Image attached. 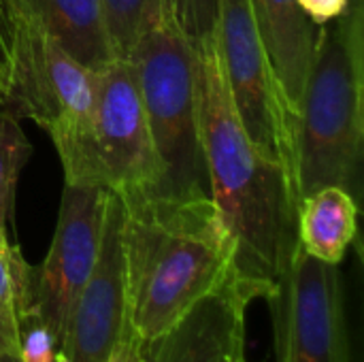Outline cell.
Segmentation results:
<instances>
[{
	"instance_id": "1",
	"label": "cell",
	"mask_w": 364,
	"mask_h": 362,
	"mask_svg": "<svg viewBox=\"0 0 364 362\" xmlns=\"http://www.w3.org/2000/svg\"><path fill=\"white\" fill-rule=\"evenodd\" d=\"M196 98L209 196L235 245V277L267 299L299 245V196L286 166L254 145L232 107L215 26L196 41Z\"/></svg>"
},
{
	"instance_id": "2",
	"label": "cell",
	"mask_w": 364,
	"mask_h": 362,
	"mask_svg": "<svg viewBox=\"0 0 364 362\" xmlns=\"http://www.w3.org/2000/svg\"><path fill=\"white\" fill-rule=\"evenodd\" d=\"M119 196L128 333L145 346L230 280L235 245L209 194L145 190Z\"/></svg>"
},
{
	"instance_id": "3",
	"label": "cell",
	"mask_w": 364,
	"mask_h": 362,
	"mask_svg": "<svg viewBox=\"0 0 364 362\" xmlns=\"http://www.w3.org/2000/svg\"><path fill=\"white\" fill-rule=\"evenodd\" d=\"M4 107L43 128L70 186L105 188L94 141V73L47 32L34 0H0Z\"/></svg>"
},
{
	"instance_id": "4",
	"label": "cell",
	"mask_w": 364,
	"mask_h": 362,
	"mask_svg": "<svg viewBox=\"0 0 364 362\" xmlns=\"http://www.w3.org/2000/svg\"><path fill=\"white\" fill-rule=\"evenodd\" d=\"M364 141V2L320 26L294 124L292 179L299 203L324 186L352 192Z\"/></svg>"
},
{
	"instance_id": "5",
	"label": "cell",
	"mask_w": 364,
	"mask_h": 362,
	"mask_svg": "<svg viewBox=\"0 0 364 362\" xmlns=\"http://www.w3.org/2000/svg\"><path fill=\"white\" fill-rule=\"evenodd\" d=\"M141 90L160 186L173 194H209L198 130L196 43L173 19L145 28L128 55Z\"/></svg>"
},
{
	"instance_id": "6",
	"label": "cell",
	"mask_w": 364,
	"mask_h": 362,
	"mask_svg": "<svg viewBox=\"0 0 364 362\" xmlns=\"http://www.w3.org/2000/svg\"><path fill=\"white\" fill-rule=\"evenodd\" d=\"M271 309L277 362H352L337 265L294 247L273 292Z\"/></svg>"
},
{
	"instance_id": "7",
	"label": "cell",
	"mask_w": 364,
	"mask_h": 362,
	"mask_svg": "<svg viewBox=\"0 0 364 362\" xmlns=\"http://www.w3.org/2000/svg\"><path fill=\"white\" fill-rule=\"evenodd\" d=\"M215 34L232 107L245 132L267 158L284 164L292 177L294 139L254 23L250 0H215Z\"/></svg>"
},
{
	"instance_id": "8",
	"label": "cell",
	"mask_w": 364,
	"mask_h": 362,
	"mask_svg": "<svg viewBox=\"0 0 364 362\" xmlns=\"http://www.w3.org/2000/svg\"><path fill=\"white\" fill-rule=\"evenodd\" d=\"M105 201L107 188L64 183L49 252L41 267H32L23 324L45 326L55 341V352L62 346L75 301L98 258Z\"/></svg>"
},
{
	"instance_id": "9",
	"label": "cell",
	"mask_w": 364,
	"mask_h": 362,
	"mask_svg": "<svg viewBox=\"0 0 364 362\" xmlns=\"http://www.w3.org/2000/svg\"><path fill=\"white\" fill-rule=\"evenodd\" d=\"M94 141L107 190L132 194L160 186V162L128 60L94 73Z\"/></svg>"
},
{
	"instance_id": "10",
	"label": "cell",
	"mask_w": 364,
	"mask_h": 362,
	"mask_svg": "<svg viewBox=\"0 0 364 362\" xmlns=\"http://www.w3.org/2000/svg\"><path fill=\"white\" fill-rule=\"evenodd\" d=\"M122 226L124 201L107 190L98 258L68 316L55 362H109L130 337Z\"/></svg>"
},
{
	"instance_id": "11",
	"label": "cell",
	"mask_w": 364,
	"mask_h": 362,
	"mask_svg": "<svg viewBox=\"0 0 364 362\" xmlns=\"http://www.w3.org/2000/svg\"><path fill=\"white\" fill-rule=\"evenodd\" d=\"M256 301L235 277L192 305L171 329L141 346L143 362H239L245 358V312Z\"/></svg>"
},
{
	"instance_id": "12",
	"label": "cell",
	"mask_w": 364,
	"mask_h": 362,
	"mask_svg": "<svg viewBox=\"0 0 364 362\" xmlns=\"http://www.w3.org/2000/svg\"><path fill=\"white\" fill-rule=\"evenodd\" d=\"M250 9L294 139V124L314 64L320 26L301 11L296 0H250Z\"/></svg>"
},
{
	"instance_id": "13",
	"label": "cell",
	"mask_w": 364,
	"mask_h": 362,
	"mask_svg": "<svg viewBox=\"0 0 364 362\" xmlns=\"http://www.w3.org/2000/svg\"><path fill=\"white\" fill-rule=\"evenodd\" d=\"M358 205L350 190L324 186L299 203L296 235L301 247L328 265H339L356 239Z\"/></svg>"
},
{
	"instance_id": "14",
	"label": "cell",
	"mask_w": 364,
	"mask_h": 362,
	"mask_svg": "<svg viewBox=\"0 0 364 362\" xmlns=\"http://www.w3.org/2000/svg\"><path fill=\"white\" fill-rule=\"evenodd\" d=\"M34 6L47 32L87 70L96 73L117 60L100 0H34Z\"/></svg>"
},
{
	"instance_id": "15",
	"label": "cell",
	"mask_w": 364,
	"mask_h": 362,
	"mask_svg": "<svg viewBox=\"0 0 364 362\" xmlns=\"http://www.w3.org/2000/svg\"><path fill=\"white\" fill-rule=\"evenodd\" d=\"M32 267L9 241H0V356L17 354L30 301Z\"/></svg>"
},
{
	"instance_id": "16",
	"label": "cell",
	"mask_w": 364,
	"mask_h": 362,
	"mask_svg": "<svg viewBox=\"0 0 364 362\" xmlns=\"http://www.w3.org/2000/svg\"><path fill=\"white\" fill-rule=\"evenodd\" d=\"M32 154V145L19 124V117L0 107V233L13 222L15 188L23 164Z\"/></svg>"
},
{
	"instance_id": "17",
	"label": "cell",
	"mask_w": 364,
	"mask_h": 362,
	"mask_svg": "<svg viewBox=\"0 0 364 362\" xmlns=\"http://www.w3.org/2000/svg\"><path fill=\"white\" fill-rule=\"evenodd\" d=\"M109 41L115 58L128 60L136 41L147 28L149 0H100Z\"/></svg>"
},
{
	"instance_id": "18",
	"label": "cell",
	"mask_w": 364,
	"mask_h": 362,
	"mask_svg": "<svg viewBox=\"0 0 364 362\" xmlns=\"http://www.w3.org/2000/svg\"><path fill=\"white\" fill-rule=\"evenodd\" d=\"M173 19L196 43L215 26V0H149L147 26Z\"/></svg>"
},
{
	"instance_id": "19",
	"label": "cell",
	"mask_w": 364,
	"mask_h": 362,
	"mask_svg": "<svg viewBox=\"0 0 364 362\" xmlns=\"http://www.w3.org/2000/svg\"><path fill=\"white\" fill-rule=\"evenodd\" d=\"M19 358L21 362H55V341L45 326L36 322L21 326Z\"/></svg>"
},
{
	"instance_id": "20",
	"label": "cell",
	"mask_w": 364,
	"mask_h": 362,
	"mask_svg": "<svg viewBox=\"0 0 364 362\" xmlns=\"http://www.w3.org/2000/svg\"><path fill=\"white\" fill-rule=\"evenodd\" d=\"M301 11L316 23V26H324L337 17H341L352 0H296Z\"/></svg>"
},
{
	"instance_id": "21",
	"label": "cell",
	"mask_w": 364,
	"mask_h": 362,
	"mask_svg": "<svg viewBox=\"0 0 364 362\" xmlns=\"http://www.w3.org/2000/svg\"><path fill=\"white\" fill-rule=\"evenodd\" d=\"M109 362H143L139 341L132 339V337L124 339V341L117 346V350L113 352V356L109 358Z\"/></svg>"
},
{
	"instance_id": "22",
	"label": "cell",
	"mask_w": 364,
	"mask_h": 362,
	"mask_svg": "<svg viewBox=\"0 0 364 362\" xmlns=\"http://www.w3.org/2000/svg\"><path fill=\"white\" fill-rule=\"evenodd\" d=\"M0 362H21V358H19V352L17 354H2Z\"/></svg>"
},
{
	"instance_id": "23",
	"label": "cell",
	"mask_w": 364,
	"mask_h": 362,
	"mask_svg": "<svg viewBox=\"0 0 364 362\" xmlns=\"http://www.w3.org/2000/svg\"><path fill=\"white\" fill-rule=\"evenodd\" d=\"M2 58H4V41H2V19H0V66H2Z\"/></svg>"
},
{
	"instance_id": "24",
	"label": "cell",
	"mask_w": 364,
	"mask_h": 362,
	"mask_svg": "<svg viewBox=\"0 0 364 362\" xmlns=\"http://www.w3.org/2000/svg\"><path fill=\"white\" fill-rule=\"evenodd\" d=\"M0 107H4V96H2V68H0Z\"/></svg>"
},
{
	"instance_id": "25",
	"label": "cell",
	"mask_w": 364,
	"mask_h": 362,
	"mask_svg": "<svg viewBox=\"0 0 364 362\" xmlns=\"http://www.w3.org/2000/svg\"><path fill=\"white\" fill-rule=\"evenodd\" d=\"M0 241H9V239H6V235H4V233H0Z\"/></svg>"
},
{
	"instance_id": "26",
	"label": "cell",
	"mask_w": 364,
	"mask_h": 362,
	"mask_svg": "<svg viewBox=\"0 0 364 362\" xmlns=\"http://www.w3.org/2000/svg\"><path fill=\"white\" fill-rule=\"evenodd\" d=\"M352 2H364V0H352Z\"/></svg>"
},
{
	"instance_id": "27",
	"label": "cell",
	"mask_w": 364,
	"mask_h": 362,
	"mask_svg": "<svg viewBox=\"0 0 364 362\" xmlns=\"http://www.w3.org/2000/svg\"><path fill=\"white\" fill-rule=\"evenodd\" d=\"M239 362H247V358H243V361H239Z\"/></svg>"
}]
</instances>
